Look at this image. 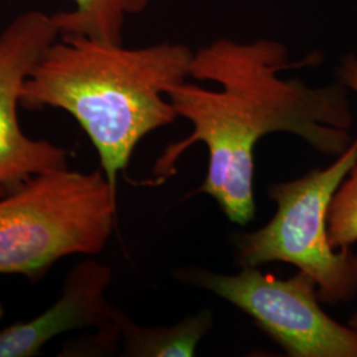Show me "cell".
<instances>
[{
    "mask_svg": "<svg viewBox=\"0 0 357 357\" xmlns=\"http://www.w3.org/2000/svg\"><path fill=\"white\" fill-rule=\"evenodd\" d=\"M319 63L318 54L291 61L274 38L240 41L220 38L195 51L191 78L215 84L208 89L188 81L168 91L191 134L167 147L155 175L171 176L178 158L196 143L208 150V174L195 193L211 196L231 222L246 225L255 215V150L268 134L299 137L315 151L339 156L349 147L354 125L348 89L340 81L311 86L282 73Z\"/></svg>",
    "mask_w": 357,
    "mask_h": 357,
    "instance_id": "6da1fadb",
    "label": "cell"
},
{
    "mask_svg": "<svg viewBox=\"0 0 357 357\" xmlns=\"http://www.w3.org/2000/svg\"><path fill=\"white\" fill-rule=\"evenodd\" d=\"M193 56L181 43L125 48L61 36L33 66L20 102L31 110L53 107L72 115L116 192L118 176L142 139L178 119L167 94L191 78Z\"/></svg>",
    "mask_w": 357,
    "mask_h": 357,
    "instance_id": "7a4b0ae2",
    "label": "cell"
},
{
    "mask_svg": "<svg viewBox=\"0 0 357 357\" xmlns=\"http://www.w3.org/2000/svg\"><path fill=\"white\" fill-rule=\"evenodd\" d=\"M116 192L101 169L56 168L0 195V274L41 277L70 255H98L114 229Z\"/></svg>",
    "mask_w": 357,
    "mask_h": 357,
    "instance_id": "3957f363",
    "label": "cell"
},
{
    "mask_svg": "<svg viewBox=\"0 0 357 357\" xmlns=\"http://www.w3.org/2000/svg\"><path fill=\"white\" fill-rule=\"evenodd\" d=\"M356 162L357 137L330 166L270 184L268 199L277 211L259 229L236 237L237 265L261 268L270 262H286L314 280L321 303L354 301L357 252L332 246L327 215L335 192Z\"/></svg>",
    "mask_w": 357,
    "mask_h": 357,
    "instance_id": "277c9868",
    "label": "cell"
},
{
    "mask_svg": "<svg viewBox=\"0 0 357 357\" xmlns=\"http://www.w3.org/2000/svg\"><path fill=\"white\" fill-rule=\"evenodd\" d=\"M180 281L237 307L290 357H357V331L320 306L317 283L298 270L282 280L258 268L236 274L180 268Z\"/></svg>",
    "mask_w": 357,
    "mask_h": 357,
    "instance_id": "5b68a950",
    "label": "cell"
},
{
    "mask_svg": "<svg viewBox=\"0 0 357 357\" xmlns=\"http://www.w3.org/2000/svg\"><path fill=\"white\" fill-rule=\"evenodd\" d=\"M59 36L52 15L38 10L20 13L0 33V195L35 175L68 167L69 151L26 137L17 116L26 78Z\"/></svg>",
    "mask_w": 357,
    "mask_h": 357,
    "instance_id": "8992f818",
    "label": "cell"
},
{
    "mask_svg": "<svg viewBox=\"0 0 357 357\" xmlns=\"http://www.w3.org/2000/svg\"><path fill=\"white\" fill-rule=\"evenodd\" d=\"M113 270L94 258L78 262L63 283L60 298L33 319L0 330V357H33L59 335L86 328H105L113 321L106 293Z\"/></svg>",
    "mask_w": 357,
    "mask_h": 357,
    "instance_id": "52a82bcc",
    "label": "cell"
},
{
    "mask_svg": "<svg viewBox=\"0 0 357 357\" xmlns=\"http://www.w3.org/2000/svg\"><path fill=\"white\" fill-rule=\"evenodd\" d=\"M113 321L123 356L191 357L212 328L213 312L202 310L168 327H142L114 307Z\"/></svg>",
    "mask_w": 357,
    "mask_h": 357,
    "instance_id": "ba28073f",
    "label": "cell"
},
{
    "mask_svg": "<svg viewBox=\"0 0 357 357\" xmlns=\"http://www.w3.org/2000/svg\"><path fill=\"white\" fill-rule=\"evenodd\" d=\"M72 11L53 13L60 36H77L109 44H123L128 16L142 13L150 0H73Z\"/></svg>",
    "mask_w": 357,
    "mask_h": 357,
    "instance_id": "9c48e42d",
    "label": "cell"
},
{
    "mask_svg": "<svg viewBox=\"0 0 357 357\" xmlns=\"http://www.w3.org/2000/svg\"><path fill=\"white\" fill-rule=\"evenodd\" d=\"M327 227L335 249L352 248L357 243V162L332 197Z\"/></svg>",
    "mask_w": 357,
    "mask_h": 357,
    "instance_id": "30bf717a",
    "label": "cell"
},
{
    "mask_svg": "<svg viewBox=\"0 0 357 357\" xmlns=\"http://www.w3.org/2000/svg\"><path fill=\"white\" fill-rule=\"evenodd\" d=\"M337 81H340L345 88L352 90L357 94V56L348 53L340 60L336 68Z\"/></svg>",
    "mask_w": 357,
    "mask_h": 357,
    "instance_id": "8fae6325",
    "label": "cell"
},
{
    "mask_svg": "<svg viewBox=\"0 0 357 357\" xmlns=\"http://www.w3.org/2000/svg\"><path fill=\"white\" fill-rule=\"evenodd\" d=\"M348 326H351L352 328H355L357 331V311L349 318V320H348V323H347Z\"/></svg>",
    "mask_w": 357,
    "mask_h": 357,
    "instance_id": "7c38bea8",
    "label": "cell"
}]
</instances>
